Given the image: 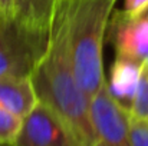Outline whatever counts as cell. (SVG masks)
Wrapping results in <instances>:
<instances>
[{
	"mask_svg": "<svg viewBox=\"0 0 148 146\" xmlns=\"http://www.w3.org/2000/svg\"><path fill=\"white\" fill-rule=\"evenodd\" d=\"M71 0H56L49 40L30 79L39 102L46 105L66 129L73 146H95L91 100L82 92L72 65L68 17Z\"/></svg>",
	"mask_w": 148,
	"mask_h": 146,
	"instance_id": "cell-1",
	"label": "cell"
},
{
	"mask_svg": "<svg viewBox=\"0 0 148 146\" xmlns=\"http://www.w3.org/2000/svg\"><path fill=\"white\" fill-rule=\"evenodd\" d=\"M116 0H71L68 33L76 80L91 100L105 83L103 36Z\"/></svg>",
	"mask_w": 148,
	"mask_h": 146,
	"instance_id": "cell-2",
	"label": "cell"
},
{
	"mask_svg": "<svg viewBox=\"0 0 148 146\" xmlns=\"http://www.w3.org/2000/svg\"><path fill=\"white\" fill-rule=\"evenodd\" d=\"M48 40L49 32L0 14V77L30 76L46 52Z\"/></svg>",
	"mask_w": 148,
	"mask_h": 146,
	"instance_id": "cell-3",
	"label": "cell"
},
{
	"mask_svg": "<svg viewBox=\"0 0 148 146\" xmlns=\"http://www.w3.org/2000/svg\"><path fill=\"white\" fill-rule=\"evenodd\" d=\"M89 112L95 130V146H130V113L109 95L106 80L91 99Z\"/></svg>",
	"mask_w": 148,
	"mask_h": 146,
	"instance_id": "cell-4",
	"label": "cell"
},
{
	"mask_svg": "<svg viewBox=\"0 0 148 146\" xmlns=\"http://www.w3.org/2000/svg\"><path fill=\"white\" fill-rule=\"evenodd\" d=\"M13 146H73L66 129L46 105L39 102L23 117Z\"/></svg>",
	"mask_w": 148,
	"mask_h": 146,
	"instance_id": "cell-5",
	"label": "cell"
},
{
	"mask_svg": "<svg viewBox=\"0 0 148 146\" xmlns=\"http://www.w3.org/2000/svg\"><path fill=\"white\" fill-rule=\"evenodd\" d=\"M141 67H143V62L122 54H116L114 66L111 69L109 83L106 82L109 95L128 113L137 92Z\"/></svg>",
	"mask_w": 148,
	"mask_h": 146,
	"instance_id": "cell-6",
	"label": "cell"
},
{
	"mask_svg": "<svg viewBox=\"0 0 148 146\" xmlns=\"http://www.w3.org/2000/svg\"><path fill=\"white\" fill-rule=\"evenodd\" d=\"M39 103L30 76L0 77V106L19 117H26Z\"/></svg>",
	"mask_w": 148,
	"mask_h": 146,
	"instance_id": "cell-7",
	"label": "cell"
},
{
	"mask_svg": "<svg viewBox=\"0 0 148 146\" xmlns=\"http://www.w3.org/2000/svg\"><path fill=\"white\" fill-rule=\"evenodd\" d=\"M56 0H13V17L36 30L49 32Z\"/></svg>",
	"mask_w": 148,
	"mask_h": 146,
	"instance_id": "cell-8",
	"label": "cell"
},
{
	"mask_svg": "<svg viewBox=\"0 0 148 146\" xmlns=\"http://www.w3.org/2000/svg\"><path fill=\"white\" fill-rule=\"evenodd\" d=\"M130 116L148 122V63H143L137 92L130 109Z\"/></svg>",
	"mask_w": 148,
	"mask_h": 146,
	"instance_id": "cell-9",
	"label": "cell"
},
{
	"mask_svg": "<svg viewBox=\"0 0 148 146\" xmlns=\"http://www.w3.org/2000/svg\"><path fill=\"white\" fill-rule=\"evenodd\" d=\"M23 119L0 106V143L13 145L20 132Z\"/></svg>",
	"mask_w": 148,
	"mask_h": 146,
	"instance_id": "cell-10",
	"label": "cell"
},
{
	"mask_svg": "<svg viewBox=\"0 0 148 146\" xmlns=\"http://www.w3.org/2000/svg\"><path fill=\"white\" fill-rule=\"evenodd\" d=\"M128 139L130 146H148V122L130 116Z\"/></svg>",
	"mask_w": 148,
	"mask_h": 146,
	"instance_id": "cell-11",
	"label": "cell"
},
{
	"mask_svg": "<svg viewBox=\"0 0 148 146\" xmlns=\"http://www.w3.org/2000/svg\"><path fill=\"white\" fill-rule=\"evenodd\" d=\"M148 9V0H125L124 14L130 19L140 17Z\"/></svg>",
	"mask_w": 148,
	"mask_h": 146,
	"instance_id": "cell-12",
	"label": "cell"
},
{
	"mask_svg": "<svg viewBox=\"0 0 148 146\" xmlns=\"http://www.w3.org/2000/svg\"><path fill=\"white\" fill-rule=\"evenodd\" d=\"M0 14L13 16V0H0Z\"/></svg>",
	"mask_w": 148,
	"mask_h": 146,
	"instance_id": "cell-13",
	"label": "cell"
},
{
	"mask_svg": "<svg viewBox=\"0 0 148 146\" xmlns=\"http://www.w3.org/2000/svg\"><path fill=\"white\" fill-rule=\"evenodd\" d=\"M141 16H143V17H145V19L148 20V9L145 10V12H144V13H143V14H141Z\"/></svg>",
	"mask_w": 148,
	"mask_h": 146,
	"instance_id": "cell-14",
	"label": "cell"
},
{
	"mask_svg": "<svg viewBox=\"0 0 148 146\" xmlns=\"http://www.w3.org/2000/svg\"><path fill=\"white\" fill-rule=\"evenodd\" d=\"M0 146H13V145H3V143H0Z\"/></svg>",
	"mask_w": 148,
	"mask_h": 146,
	"instance_id": "cell-15",
	"label": "cell"
}]
</instances>
